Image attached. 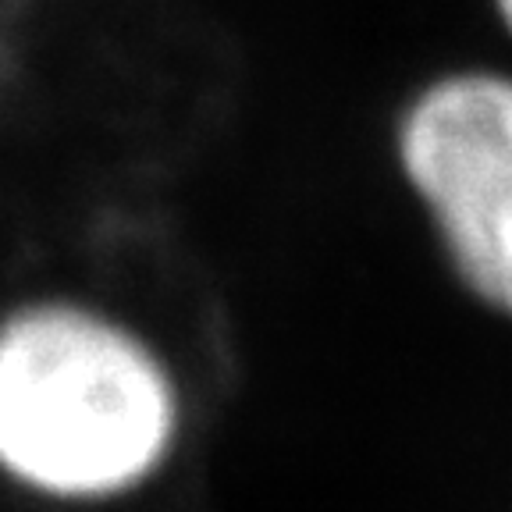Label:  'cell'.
<instances>
[{
	"label": "cell",
	"instance_id": "1",
	"mask_svg": "<svg viewBox=\"0 0 512 512\" xmlns=\"http://www.w3.org/2000/svg\"><path fill=\"white\" fill-rule=\"evenodd\" d=\"M189 399L136 324L47 299L0 324V470L54 502L136 495L175 466Z\"/></svg>",
	"mask_w": 512,
	"mask_h": 512
},
{
	"label": "cell",
	"instance_id": "2",
	"mask_svg": "<svg viewBox=\"0 0 512 512\" xmlns=\"http://www.w3.org/2000/svg\"><path fill=\"white\" fill-rule=\"evenodd\" d=\"M388 150L452 285L512 328V68L463 61L420 79Z\"/></svg>",
	"mask_w": 512,
	"mask_h": 512
},
{
	"label": "cell",
	"instance_id": "3",
	"mask_svg": "<svg viewBox=\"0 0 512 512\" xmlns=\"http://www.w3.org/2000/svg\"><path fill=\"white\" fill-rule=\"evenodd\" d=\"M488 8H491V18H495L498 32L512 43V0H488Z\"/></svg>",
	"mask_w": 512,
	"mask_h": 512
}]
</instances>
